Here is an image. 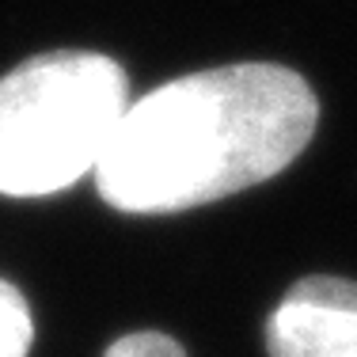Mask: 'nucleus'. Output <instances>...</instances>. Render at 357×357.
Segmentation results:
<instances>
[{
	"instance_id": "1",
	"label": "nucleus",
	"mask_w": 357,
	"mask_h": 357,
	"mask_svg": "<svg viewBox=\"0 0 357 357\" xmlns=\"http://www.w3.org/2000/svg\"><path fill=\"white\" fill-rule=\"evenodd\" d=\"M316 122V91L285 65L190 73L130 99L91 175L122 213H178L282 175Z\"/></svg>"
},
{
	"instance_id": "2",
	"label": "nucleus",
	"mask_w": 357,
	"mask_h": 357,
	"mask_svg": "<svg viewBox=\"0 0 357 357\" xmlns=\"http://www.w3.org/2000/svg\"><path fill=\"white\" fill-rule=\"evenodd\" d=\"M130 107L114 57L38 54L0 76V194L46 198L96 172Z\"/></svg>"
},
{
	"instance_id": "3",
	"label": "nucleus",
	"mask_w": 357,
	"mask_h": 357,
	"mask_svg": "<svg viewBox=\"0 0 357 357\" xmlns=\"http://www.w3.org/2000/svg\"><path fill=\"white\" fill-rule=\"evenodd\" d=\"M270 357H357V282H296L266 323Z\"/></svg>"
},
{
	"instance_id": "4",
	"label": "nucleus",
	"mask_w": 357,
	"mask_h": 357,
	"mask_svg": "<svg viewBox=\"0 0 357 357\" xmlns=\"http://www.w3.org/2000/svg\"><path fill=\"white\" fill-rule=\"evenodd\" d=\"M31 342H35V319L27 296L0 278V357H27Z\"/></svg>"
},
{
	"instance_id": "5",
	"label": "nucleus",
	"mask_w": 357,
	"mask_h": 357,
	"mask_svg": "<svg viewBox=\"0 0 357 357\" xmlns=\"http://www.w3.org/2000/svg\"><path fill=\"white\" fill-rule=\"evenodd\" d=\"M107 357H186V350L160 331H137V335H122L118 342H110Z\"/></svg>"
}]
</instances>
